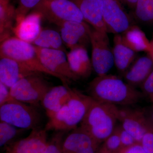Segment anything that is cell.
<instances>
[{
	"label": "cell",
	"mask_w": 153,
	"mask_h": 153,
	"mask_svg": "<svg viewBox=\"0 0 153 153\" xmlns=\"http://www.w3.org/2000/svg\"><path fill=\"white\" fill-rule=\"evenodd\" d=\"M88 91L96 101L117 105L135 104L143 94L112 74L97 76L89 83Z\"/></svg>",
	"instance_id": "cell-1"
},
{
	"label": "cell",
	"mask_w": 153,
	"mask_h": 153,
	"mask_svg": "<svg viewBox=\"0 0 153 153\" xmlns=\"http://www.w3.org/2000/svg\"><path fill=\"white\" fill-rule=\"evenodd\" d=\"M119 109L115 105L93 100L80 127L100 144L114 131Z\"/></svg>",
	"instance_id": "cell-2"
},
{
	"label": "cell",
	"mask_w": 153,
	"mask_h": 153,
	"mask_svg": "<svg viewBox=\"0 0 153 153\" xmlns=\"http://www.w3.org/2000/svg\"><path fill=\"white\" fill-rule=\"evenodd\" d=\"M93 99L72 89V94L68 101L54 117L49 119L45 129L57 131L73 130L84 118Z\"/></svg>",
	"instance_id": "cell-3"
},
{
	"label": "cell",
	"mask_w": 153,
	"mask_h": 153,
	"mask_svg": "<svg viewBox=\"0 0 153 153\" xmlns=\"http://www.w3.org/2000/svg\"><path fill=\"white\" fill-rule=\"evenodd\" d=\"M1 57L13 59L25 64L33 71L51 75L60 79L63 85H68L70 81L53 73L41 63L34 45L17 37H11L1 43Z\"/></svg>",
	"instance_id": "cell-4"
},
{
	"label": "cell",
	"mask_w": 153,
	"mask_h": 153,
	"mask_svg": "<svg viewBox=\"0 0 153 153\" xmlns=\"http://www.w3.org/2000/svg\"><path fill=\"white\" fill-rule=\"evenodd\" d=\"M32 11L58 27L66 22H85L79 8L70 0H41Z\"/></svg>",
	"instance_id": "cell-5"
},
{
	"label": "cell",
	"mask_w": 153,
	"mask_h": 153,
	"mask_svg": "<svg viewBox=\"0 0 153 153\" xmlns=\"http://www.w3.org/2000/svg\"><path fill=\"white\" fill-rule=\"evenodd\" d=\"M0 119L1 121L25 130L39 128L41 120L34 107L13 99L0 106Z\"/></svg>",
	"instance_id": "cell-6"
},
{
	"label": "cell",
	"mask_w": 153,
	"mask_h": 153,
	"mask_svg": "<svg viewBox=\"0 0 153 153\" xmlns=\"http://www.w3.org/2000/svg\"><path fill=\"white\" fill-rule=\"evenodd\" d=\"M34 74L20 79L10 88L11 99L37 106L51 88L41 75Z\"/></svg>",
	"instance_id": "cell-7"
},
{
	"label": "cell",
	"mask_w": 153,
	"mask_h": 153,
	"mask_svg": "<svg viewBox=\"0 0 153 153\" xmlns=\"http://www.w3.org/2000/svg\"><path fill=\"white\" fill-rule=\"evenodd\" d=\"M108 33L91 29L90 44L92 47L91 63L98 76L107 74L114 65L112 49L110 46Z\"/></svg>",
	"instance_id": "cell-8"
},
{
	"label": "cell",
	"mask_w": 153,
	"mask_h": 153,
	"mask_svg": "<svg viewBox=\"0 0 153 153\" xmlns=\"http://www.w3.org/2000/svg\"><path fill=\"white\" fill-rule=\"evenodd\" d=\"M102 17L108 33L121 34L132 26L130 17L119 0H103Z\"/></svg>",
	"instance_id": "cell-9"
},
{
	"label": "cell",
	"mask_w": 153,
	"mask_h": 153,
	"mask_svg": "<svg viewBox=\"0 0 153 153\" xmlns=\"http://www.w3.org/2000/svg\"><path fill=\"white\" fill-rule=\"evenodd\" d=\"M35 47L41 63L50 71L69 81L79 79L71 70L66 52Z\"/></svg>",
	"instance_id": "cell-10"
},
{
	"label": "cell",
	"mask_w": 153,
	"mask_h": 153,
	"mask_svg": "<svg viewBox=\"0 0 153 153\" xmlns=\"http://www.w3.org/2000/svg\"><path fill=\"white\" fill-rule=\"evenodd\" d=\"M118 120L120 122L122 127L139 143L140 144L143 137L148 131L153 129L147 117L140 110L119 109Z\"/></svg>",
	"instance_id": "cell-11"
},
{
	"label": "cell",
	"mask_w": 153,
	"mask_h": 153,
	"mask_svg": "<svg viewBox=\"0 0 153 153\" xmlns=\"http://www.w3.org/2000/svg\"><path fill=\"white\" fill-rule=\"evenodd\" d=\"M64 44L70 50L90 44L91 29L85 22H66L59 26Z\"/></svg>",
	"instance_id": "cell-12"
},
{
	"label": "cell",
	"mask_w": 153,
	"mask_h": 153,
	"mask_svg": "<svg viewBox=\"0 0 153 153\" xmlns=\"http://www.w3.org/2000/svg\"><path fill=\"white\" fill-rule=\"evenodd\" d=\"M100 144L81 127L72 130L63 141V153H96Z\"/></svg>",
	"instance_id": "cell-13"
},
{
	"label": "cell",
	"mask_w": 153,
	"mask_h": 153,
	"mask_svg": "<svg viewBox=\"0 0 153 153\" xmlns=\"http://www.w3.org/2000/svg\"><path fill=\"white\" fill-rule=\"evenodd\" d=\"M47 137L45 128L32 130L27 137L8 147L7 153H44L48 144Z\"/></svg>",
	"instance_id": "cell-14"
},
{
	"label": "cell",
	"mask_w": 153,
	"mask_h": 153,
	"mask_svg": "<svg viewBox=\"0 0 153 153\" xmlns=\"http://www.w3.org/2000/svg\"><path fill=\"white\" fill-rule=\"evenodd\" d=\"M40 73L16 60L7 57H1L0 82L10 88L20 79Z\"/></svg>",
	"instance_id": "cell-15"
},
{
	"label": "cell",
	"mask_w": 153,
	"mask_h": 153,
	"mask_svg": "<svg viewBox=\"0 0 153 153\" xmlns=\"http://www.w3.org/2000/svg\"><path fill=\"white\" fill-rule=\"evenodd\" d=\"M78 7L85 22L94 30L108 33L102 17L103 0H70Z\"/></svg>",
	"instance_id": "cell-16"
},
{
	"label": "cell",
	"mask_w": 153,
	"mask_h": 153,
	"mask_svg": "<svg viewBox=\"0 0 153 153\" xmlns=\"http://www.w3.org/2000/svg\"><path fill=\"white\" fill-rule=\"evenodd\" d=\"M72 89L68 85L52 87L44 96L41 104L46 111L49 119L54 117L64 105L72 94Z\"/></svg>",
	"instance_id": "cell-17"
},
{
	"label": "cell",
	"mask_w": 153,
	"mask_h": 153,
	"mask_svg": "<svg viewBox=\"0 0 153 153\" xmlns=\"http://www.w3.org/2000/svg\"><path fill=\"white\" fill-rule=\"evenodd\" d=\"M153 70V60L149 55L138 58L124 74L127 83L140 86Z\"/></svg>",
	"instance_id": "cell-18"
},
{
	"label": "cell",
	"mask_w": 153,
	"mask_h": 153,
	"mask_svg": "<svg viewBox=\"0 0 153 153\" xmlns=\"http://www.w3.org/2000/svg\"><path fill=\"white\" fill-rule=\"evenodd\" d=\"M66 54L71 70L78 79L90 76L93 67L85 47L71 49Z\"/></svg>",
	"instance_id": "cell-19"
},
{
	"label": "cell",
	"mask_w": 153,
	"mask_h": 153,
	"mask_svg": "<svg viewBox=\"0 0 153 153\" xmlns=\"http://www.w3.org/2000/svg\"><path fill=\"white\" fill-rule=\"evenodd\" d=\"M40 14L31 12L24 19L18 22L14 29L16 37L32 44L41 31Z\"/></svg>",
	"instance_id": "cell-20"
},
{
	"label": "cell",
	"mask_w": 153,
	"mask_h": 153,
	"mask_svg": "<svg viewBox=\"0 0 153 153\" xmlns=\"http://www.w3.org/2000/svg\"><path fill=\"white\" fill-rule=\"evenodd\" d=\"M114 65L119 72L124 74L133 62L137 52L124 43L121 34H116L112 49Z\"/></svg>",
	"instance_id": "cell-21"
},
{
	"label": "cell",
	"mask_w": 153,
	"mask_h": 153,
	"mask_svg": "<svg viewBox=\"0 0 153 153\" xmlns=\"http://www.w3.org/2000/svg\"><path fill=\"white\" fill-rule=\"evenodd\" d=\"M16 24V8L10 0H0V41L3 42L14 33Z\"/></svg>",
	"instance_id": "cell-22"
},
{
	"label": "cell",
	"mask_w": 153,
	"mask_h": 153,
	"mask_svg": "<svg viewBox=\"0 0 153 153\" xmlns=\"http://www.w3.org/2000/svg\"><path fill=\"white\" fill-rule=\"evenodd\" d=\"M121 35L124 43L134 52H149L150 41L138 27L132 25Z\"/></svg>",
	"instance_id": "cell-23"
},
{
	"label": "cell",
	"mask_w": 153,
	"mask_h": 153,
	"mask_svg": "<svg viewBox=\"0 0 153 153\" xmlns=\"http://www.w3.org/2000/svg\"><path fill=\"white\" fill-rule=\"evenodd\" d=\"M32 44L36 47L45 49H57L66 52L60 33L51 29L41 30L38 37Z\"/></svg>",
	"instance_id": "cell-24"
},
{
	"label": "cell",
	"mask_w": 153,
	"mask_h": 153,
	"mask_svg": "<svg viewBox=\"0 0 153 153\" xmlns=\"http://www.w3.org/2000/svg\"><path fill=\"white\" fill-rule=\"evenodd\" d=\"M134 16L138 22L153 24V0H137Z\"/></svg>",
	"instance_id": "cell-25"
},
{
	"label": "cell",
	"mask_w": 153,
	"mask_h": 153,
	"mask_svg": "<svg viewBox=\"0 0 153 153\" xmlns=\"http://www.w3.org/2000/svg\"><path fill=\"white\" fill-rule=\"evenodd\" d=\"M26 130L17 128L4 121L0 122V146H6Z\"/></svg>",
	"instance_id": "cell-26"
},
{
	"label": "cell",
	"mask_w": 153,
	"mask_h": 153,
	"mask_svg": "<svg viewBox=\"0 0 153 153\" xmlns=\"http://www.w3.org/2000/svg\"><path fill=\"white\" fill-rule=\"evenodd\" d=\"M101 147L110 153L119 152L122 149L118 126H116L112 133L103 142Z\"/></svg>",
	"instance_id": "cell-27"
},
{
	"label": "cell",
	"mask_w": 153,
	"mask_h": 153,
	"mask_svg": "<svg viewBox=\"0 0 153 153\" xmlns=\"http://www.w3.org/2000/svg\"><path fill=\"white\" fill-rule=\"evenodd\" d=\"M41 0H19L16 8V24L28 15Z\"/></svg>",
	"instance_id": "cell-28"
},
{
	"label": "cell",
	"mask_w": 153,
	"mask_h": 153,
	"mask_svg": "<svg viewBox=\"0 0 153 153\" xmlns=\"http://www.w3.org/2000/svg\"><path fill=\"white\" fill-rule=\"evenodd\" d=\"M64 131H57L48 142L44 153H63L62 146Z\"/></svg>",
	"instance_id": "cell-29"
},
{
	"label": "cell",
	"mask_w": 153,
	"mask_h": 153,
	"mask_svg": "<svg viewBox=\"0 0 153 153\" xmlns=\"http://www.w3.org/2000/svg\"><path fill=\"white\" fill-rule=\"evenodd\" d=\"M118 128L122 149L129 147L137 143L134 137L126 131L121 126H118Z\"/></svg>",
	"instance_id": "cell-30"
},
{
	"label": "cell",
	"mask_w": 153,
	"mask_h": 153,
	"mask_svg": "<svg viewBox=\"0 0 153 153\" xmlns=\"http://www.w3.org/2000/svg\"><path fill=\"white\" fill-rule=\"evenodd\" d=\"M140 144L147 153H153V129L145 134Z\"/></svg>",
	"instance_id": "cell-31"
},
{
	"label": "cell",
	"mask_w": 153,
	"mask_h": 153,
	"mask_svg": "<svg viewBox=\"0 0 153 153\" xmlns=\"http://www.w3.org/2000/svg\"><path fill=\"white\" fill-rule=\"evenodd\" d=\"M140 87L145 94L150 96L153 94V70Z\"/></svg>",
	"instance_id": "cell-32"
},
{
	"label": "cell",
	"mask_w": 153,
	"mask_h": 153,
	"mask_svg": "<svg viewBox=\"0 0 153 153\" xmlns=\"http://www.w3.org/2000/svg\"><path fill=\"white\" fill-rule=\"evenodd\" d=\"M10 99V88L0 82V106Z\"/></svg>",
	"instance_id": "cell-33"
},
{
	"label": "cell",
	"mask_w": 153,
	"mask_h": 153,
	"mask_svg": "<svg viewBox=\"0 0 153 153\" xmlns=\"http://www.w3.org/2000/svg\"><path fill=\"white\" fill-rule=\"evenodd\" d=\"M122 153H147L144 149L141 144H135L129 147L122 149L120 151Z\"/></svg>",
	"instance_id": "cell-34"
},
{
	"label": "cell",
	"mask_w": 153,
	"mask_h": 153,
	"mask_svg": "<svg viewBox=\"0 0 153 153\" xmlns=\"http://www.w3.org/2000/svg\"><path fill=\"white\" fill-rule=\"evenodd\" d=\"M122 4L127 6L129 8L134 10L137 0H119Z\"/></svg>",
	"instance_id": "cell-35"
},
{
	"label": "cell",
	"mask_w": 153,
	"mask_h": 153,
	"mask_svg": "<svg viewBox=\"0 0 153 153\" xmlns=\"http://www.w3.org/2000/svg\"><path fill=\"white\" fill-rule=\"evenodd\" d=\"M148 54L153 60V39L152 41H150V48Z\"/></svg>",
	"instance_id": "cell-36"
},
{
	"label": "cell",
	"mask_w": 153,
	"mask_h": 153,
	"mask_svg": "<svg viewBox=\"0 0 153 153\" xmlns=\"http://www.w3.org/2000/svg\"><path fill=\"white\" fill-rule=\"evenodd\" d=\"M148 118L153 128V110L151 111L150 114L149 116L148 117Z\"/></svg>",
	"instance_id": "cell-37"
},
{
	"label": "cell",
	"mask_w": 153,
	"mask_h": 153,
	"mask_svg": "<svg viewBox=\"0 0 153 153\" xmlns=\"http://www.w3.org/2000/svg\"><path fill=\"white\" fill-rule=\"evenodd\" d=\"M96 153H110L108 152H107L106 151H105V150H104V149L102 148L101 147H100V148H99L98 151Z\"/></svg>",
	"instance_id": "cell-38"
},
{
	"label": "cell",
	"mask_w": 153,
	"mask_h": 153,
	"mask_svg": "<svg viewBox=\"0 0 153 153\" xmlns=\"http://www.w3.org/2000/svg\"><path fill=\"white\" fill-rule=\"evenodd\" d=\"M150 97L151 100L152 102L153 103V94H151V95L149 96Z\"/></svg>",
	"instance_id": "cell-39"
},
{
	"label": "cell",
	"mask_w": 153,
	"mask_h": 153,
	"mask_svg": "<svg viewBox=\"0 0 153 153\" xmlns=\"http://www.w3.org/2000/svg\"><path fill=\"white\" fill-rule=\"evenodd\" d=\"M116 153H121V152H120H120H119Z\"/></svg>",
	"instance_id": "cell-40"
}]
</instances>
